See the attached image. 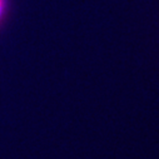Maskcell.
Masks as SVG:
<instances>
[{
    "instance_id": "cell-1",
    "label": "cell",
    "mask_w": 159,
    "mask_h": 159,
    "mask_svg": "<svg viewBox=\"0 0 159 159\" xmlns=\"http://www.w3.org/2000/svg\"><path fill=\"white\" fill-rule=\"evenodd\" d=\"M8 9H9V0H0V25L5 20Z\"/></svg>"
}]
</instances>
